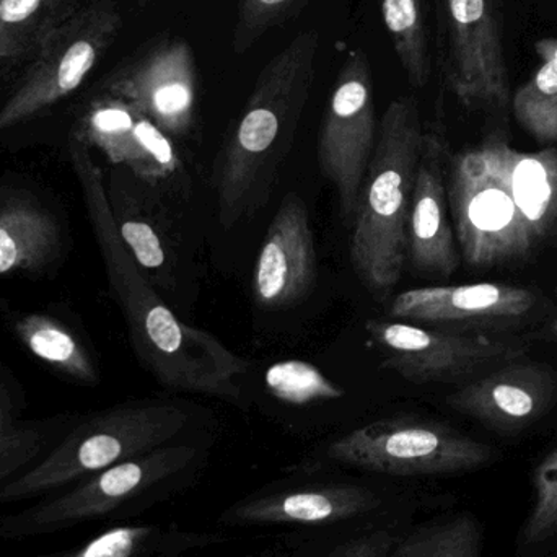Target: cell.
Masks as SVG:
<instances>
[{
  "instance_id": "1",
  "label": "cell",
  "mask_w": 557,
  "mask_h": 557,
  "mask_svg": "<svg viewBox=\"0 0 557 557\" xmlns=\"http://www.w3.org/2000/svg\"><path fill=\"white\" fill-rule=\"evenodd\" d=\"M69 150L108 281L144 366L166 388L240 401V379L250 367L247 360L212 334L180 320L162 300L117 232L104 175L90 156V147L72 134Z\"/></svg>"
},
{
  "instance_id": "2",
  "label": "cell",
  "mask_w": 557,
  "mask_h": 557,
  "mask_svg": "<svg viewBox=\"0 0 557 557\" xmlns=\"http://www.w3.org/2000/svg\"><path fill=\"white\" fill-rule=\"evenodd\" d=\"M448 208L465 263L490 270L532 257L557 221V149L520 152L494 131L448 159Z\"/></svg>"
},
{
  "instance_id": "3",
  "label": "cell",
  "mask_w": 557,
  "mask_h": 557,
  "mask_svg": "<svg viewBox=\"0 0 557 557\" xmlns=\"http://www.w3.org/2000/svg\"><path fill=\"white\" fill-rule=\"evenodd\" d=\"M320 38L301 32L258 75L219 163V221L234 227L270 198L313 84Z\"/></svg>"
},
{
  "instance_id": "4",
  "label": "cell",
  "mask_w": 557,
  "mask_h": 557,
  "mask_svg": "<svg viewBox=\"0 0 557 557\" xmlns=\"http://www.w3.org/2000/svg\"><path fill=\"white\" fill-rule=\"evenodd\" d=\"M424 127L412 98L393 100L380 121L350 235L354 273L375 295L398 284L408 263V219Z\"/></svg>"
},
{
  "instance_id": "5",
  "label": "cell",
  "mask_w": 557,
  "mask_h": 557,
  "mask_svg": "<svg viewBox=\"0 0 557 557\" xmlns=\"http://www.w3.org/2000/svg\"><path fill=\"white\" fill-rule=\"evenodd\" d=\"M188 414L166 403H127L88 416L32 467L0 484V506L64 490L90 474L169 445Z\"/></svg>"
},
{
  "instance_id": "6",
  "label": "cell",
  "mask_w": 557,
  "mask_h": 557,
  "mask_svg": "<svg viewBox=\"0 0 557 557\" xmlns=\"http://www.w3.org/2000/svg\"><path fill=\"white\" fill-rule=\"evenodd\" d=\"M497 451L444 422L396 416L380 419L331 442L334 463L392 476H445L493 463Z\"/></svg>"
},
{
  "instance_id": "7",
  "label": "cell",
  "mask_w": 557,
  "mask_h": 557,
  "mask_svg": "<svg viewBox=\"0 0 557 557\" xmlns=\"http://www.w3.org/2000/svg\"><path fill=\"white\" fill-rule=\"evenodd\" d=\"M195 457L196 448L188 445H163L90 474L25 509L0 516V542L54 535L110 516L185 470Z\"/></svg>"
},
{
  "instance_id": "8",
  "label": "cell",
  "mask_w": 557,
  "mask_h": 557,
  "mask_svg": "<svg viewBox=\"0 0 557 557\" xmlns=\"http://www.w3.org/2000/svg\"><path fill=\"white\" fill-rule=\"evenodd\" d=\"M123 26L116 0H87L51 33L15 94L0 110V131L32 120L74 94Z\"/></svg>"
},
{
  "instance_id": "9",
  "label": "cell",
  "mask_w": 557,
  "mask_h": 557,
  "mask_svg": "<svg viewBox=\"0 0 557 557\" xmlns=\"http://www.w3.org/2000/svg\"><path fill=\"white\" fill-rule=\"evenodd\" d=\"M438 62L448 90L468 110L510 101L500 0H438Z\"/></svg>"
},
{
  "instance_id": "10",
  "label": "cell",
  "mask_w": 557,
  "mask_h": 557,
  "mask_svg": "<svg viewBox=\"0 0 557 557\" xmlns=\"http://www.w3.org/2000/svg\"><path fill=\"white\" fill-rule=\"evenodd\" d=\"M376 134L372 67L366 52L354 49L341 65L318 140L320 169L336 188L344 221L356 215Z\"/></svg>"
},
{
  "instance_id": "11",
  "label": "cell",
  "mask_w": 557,
  "mask_h": 557,
  "mask_svg": "<svg viewBox=\"0 0 557 557\" xmlns=\"http://www.w3.org/2000/svg\"><path fill=\"white\" fill-rule=\"evenodd\" d=\"M366 330L382 350L383 369L414 385L463 379L493 363L519 359L527 350L516 341L428 330L401 320L372 318Z\"/></svg>"
},
{
  "instance_id": "12",
  "label": "cell",
  "mask_w": 557,
  "mask_h": 557,
  "mask_svg": "<svg viewBox=\"0 0 557 557\" xmlns=\"http://www.w3.org/2000/svg\"><path fill=\"white\" fill-rule=\"evenodd\" d=\"M198 87L191 46L185 39L163 38L111 72L103 94L133 104L175 140L195 129Z\"/></svg>"
},
{
  "instance_id": "13",
  "label": "cell",
  "mask_w": 557,
  "mask_h": 557,
  "mask_svg": "<svg viewBox=\"0 0 557 557\" xmlns=\"http://www.w3.org/2000/svg\"><path fill=\"white\" fill-rule=\"evenodd\" d=\"M75 134L104 153L111 165L124 166L152 186L172 178L183 166L172 137L143 111L108 94L91 101Z\"/></svg>"
},
{
  "instance_id": "14",
  "label": "cell",
  "mask_w": 557,
  "mask_h": 557,
  "mask_svg": "<svg viewBox=\"0 0 557 557\" xmlns=\"http://www.w3.org/2000/svg\"><path fill=\"white\" fill-rule=\"evenodd\" d=\"M317 248L304 199L288 193L268 228L253 273L258 307L276 311L300 301L317 281Z\"/></svg>"
},
{
  "instance_id": "15",
  "label": "cell",
  "mask_w": 557,
  "mask_h": 557,
  "mask_svg": "<svg viewBox=\"0 0 557 557\" xmlns=\"http://www.w3.org/2000/svg\"><path fill=\"white\" fill-rule=\"evenodd\" d=\"M447 149L441 131H425L408 219V261L421 273L441 276L460 267L448 218Z\"/></svg>"
},
{
  "instance_id": "16",
  "label": "cell",
  "mask_w": 557,
  "mask_h": 557,
  "mask_svg": "<svg viewBox=\"0 0 557 557\" xmlns=\"http://www.w3.org/2000/svg\"><path fill=\"white\" fill-rule=\"evenodd\" d=\"M557 399V373L542 363L507 366L468 383L447 403L500 434H517L546 414Z\"/></svg>"
},
{
  "instance_id": "17",
  "label": "cell",
  "mask_w": 557,
  "mask_h": 557,
  "mask_svg": "<svg viewBox=\"0 0 557 557\" xmlns=\"http://www.w3.org/2000/svg\"><path fill=\"white\" fill-rule=\"evenodd\" d=\"M108 202L117 232L150 284L169 287L178 267V237L163 206L153 198L149 183L124 166L104 176Z\"/></svg>"
},
{
  "instance_id": "18",
  "label": "cell",
  "mask_w": 557,
  "mask_h": 557,
  "mask_svg": "<svg viewBox=\"0 0 557 557\" xmlns=\"http://www.w3.org/2000/svg\"><path fill=\"white\" fill-rule=\"evenodd\" d=\"M529 288L499 282L411 288L393 300L389 314L414 324L474 323L520 318L535 307Z\"/></svg>"
},
{
  "instance_id": "19",
  "label": "cell",
  "mask_w": 557,
  "mask_h": 557,
  "mask_svg": "<svg viewBox=\"0 0 557 557\" xmlns=\"http://www.w3.org/2000/svg\"><path fill=\"white\" fill-rule=\"evenodd\" d=\"M382 499L369 487L326 484L285 491L238 504L224 522L247 525H327L379 509Z\"/></svg>"
},
{
  "instance_id": "20",
  "label": "cell",
  "mask_w": 557,
  "mask_h": 557,
  "mask_svg": "<svg viewBox=\"0 0 557 557\" xmlns=\"http://www.w3.org/2000/svg\"><path fill=\"white\" fill-rule=\"evenodd\" d=\"M61 248V228L35 199L12 196L0 202V276L39 271Z\"/></svg>"
},
{
  "instance_id": "21",
  "label": "cell",
  "mask_w": 557,
  "mask_h": 557,
  "mask_svg": "<svg viewBox=\"0 0 557 557\" xmlns=\"http://www.w3.org/2000/svg\"><path fill=\"white\" fill-rule=\"evenodd\" d=\"M74 9L69 0H0V74L36 58Z\"/></svg>"
},
{
  "instance_id": "22",
  "label": "cell",
  "mask_w": 557,
  "mask_h": 557,
  "mask_svg": "<svg viewBox=\"0 0 557 557\" xmlns=\"http://www.w3.org/2000/svg\"><path fill=\"white\" fill-rule=\"evenodd\" d=\"M23 346L49 369L81 385H97L100 375L77 334L48 314H23L15 321Z\"/></svg>"
},
{
  "instance_id": "23",
  "label": "cell",
  "mask_w": 557,
  "mask_h": 557,
  "mask_svg": "<svg viewBox=\"0 0 557 557\" xmlns=\"http://www.w3.org/2000/svg\"><path fill=\"white\" fill-rule=\"evenodd\" d=\"M542 65L512 98L517 123L540 144L557 143V38L535 42Z\"/></svg>"
},
{
  "instance_id": "24",
  "label": "cell",
  "mask_w": 557,
  "mask_h": 557,
  "mask_svg": "<svg viewBox=\"0 0 557 557\" xmlns=\"http://www.w3.org/2000/svg\"><path fill=\"white\" fill-rule=\"evenodd\" d=\"M383 22L403 71L416 88H424L432 74L424 0H379Z\"/></svg>"
},
{
  "instance_id": "25",
  "label": "cell",
  "mask_w": 557,
  "mask_h": 557,
  "mask_svg": "<svg viewBox=\"0 0 557 557\" xmlns=\"http://www.w3.org/2000/svg\"><path fill=\"white\" fill-rule=\"evenodd\" d=\"M483 527L470 512L419 527L399 539L392 557H481Z\"/></svg>"
},
{
  "instance_id": "26",
  "label": "cell",
  "mask_w": 557,
  "mask_h": 557,
  "mask_svg": "<svg viewBox=\"0 0 557 557\" xmlns=\"http://www.w3.org/2000/svg\"><path fill=\"white\" fill-rule=\"evenodd\" d=\"M535 500L519 535L520 552H533L557 540V447L532 474Z\"/></svg>"
},
{
  "instance_id": "27",
  "label": "cell",
  "mask_w": 557,
  "mask_h": 557,
  "mask_svg": "<svg viewBox=\"0 0 557 557\" xmlns=\"http://www.w3.org/2000/svg\"><path fill=\"white\" fill-rule=\"evenodd\" d=\"M267 385L281 401L310 405L343 398V388L326 379L323 372L304 360H284L267 372Z\"/></svg>"
},
{
  "instance_id": "28",
  "label": "cell",
  "mask_w": 557,
  "mask_h": 557,
  "mask_svg": "<svg viewBox=\"0 0 557 557\" xmlns=\"http://www.w3.org/2000/svg\"><path fill=\"white\" fill-rule=\"evenodd\" d=\"M163 539L159 525L114 527L74 548L28 557H150L162 548Z\"/></svg>"
},
{
  "instance_id": "29",
  "label": "cell",
  "mask_w": 557,
  "mask_h": 557,
  "mask_svg": "<svg viewBox=\"0 0 557 557\" xmlns=\"http://www.w3.org/2000/svg\"><path fill=\"white\" fill-rule=\"evenodd\" d=\"M58 424L32 421L10 425L0 432V484L12 480L51 450Z\"/></svg>"
},
{
  "instance_id": "30",
  "label": "cell",
  "mask_w": 557,
  "mask_h": 557,
  "mask_svg": "<svg viewBox=\"0 0 557 557\" xmlns=\"http://www.w3.org/2000/svg\"><path fill=\"white\" fill-rule=\"evenodd\" d=\"M308 0H242L234 29V51L244 54L268 32L297 15Z\"/></svg>"
},
{
  "instance_id": "31",
  "label": "cell",
  "mask_w": 557,
  "mask_h": 557,
  "mask_svg": "<svg viewBox=\"0 0 557 557\" xmlns=\"http://www.w3.org/2000/svg\"><path fill=\"white\" fill-rule=\"evenodd\" d=\"M398 536L389 532H373L352 540L331 557H392Z\"/></svg>"
},
{
  "instance_id": "32",
  "label": "cell",
  "mask_w": 557,
  "mask_h": 557,
  "mask_svg": "<svg viewBox=\"0 0 557 557\" xmlns=\"http://www.w3.org/2000/svg\"><path fill=\"white\" fill-rule=\"evenodd\" d=\"M23 396L7 373L0 370V432L20 421Z\"/></svg>"
},
{
  "instance_id": "33",
  "label": "cell",
  "mask_w": 557,
  "mask_h": 557,
  "mask_svg": "<svg viewBox=\"0 0 557 557\" xmlns=\"http://www.w3.org/2000/svg\"><path fill=\"white\" fill-rule=\"evenodd\" d=\"M553 235H555V237H557V221H556V225H555V231H553Z\"/></svg>"
}]
</instances>
